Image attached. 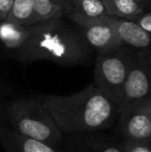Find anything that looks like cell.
Instances as JSON below:
<instances>
[{"instance_id":"cell-1","label":"cell","mask_w":151,"mask_h":152,"mask_svg":"<svg viewBox=\"0 0 151 152\" xmlns=\"http://www.w3.org/2000/svg\"><path fill=\"white\" fill-rule=\"evenodd\" d=\"M52 114L63 134L106 132L114 126L118 106L106 96L94 83L69 95H37Z\"/></svg>"},{"instance_id":"cell-2","label":"cell","mask_w":151,"mask_h":152,"mask_svg":"<svg viewBox=\"0 0 151 152\" xmlns=\"http://www.w3.org/2000/svg\"><path fill=\"white\" fill-rule=\"evenodd\" d=\"M30 36L15 59L22 63L50 61L62 66L86 65L93 51L82 34L63 18L30 25Z\"/></svg>"},{"instance_id":"cell-3","label":"cell","mask_w":151,"mask_h":152,"mask_svg":"<svg viewBox=\"0 0 151 152\" xmlns=\"http://www.w3.org/2000/svg\"><path fill=\"white\" fill-rule=\"evenodd\" d=\"M7 126L24 137L61 146L63 132L37 95L20 97L5 104Z\"/></svg>"},{"instance_id":"cell-4","label":"cell","mask_w":151,"mask_h":152,"mask_svg":"<svg viewBox=\"0 0 151 152\" xmlns=\"http://www.w3.org/2000/svg\"><path fill=\"white\" fill-rule=\"evenodd\" d=\"M135 50L122 45L109 52L96 54L93 83L114 104L119 106Z\"/></svg>"},{"instance_id":"cell-5","label":"cell","mask_w":151,"mask_h":152,"mask_svg":"<svg viewBox=\"0 0 151 152\" xmlns=\"http://www.w3.org/2000/svg\"><path fill=\"white\" fill-rule=\"evenodd\" d=\"M117 126L122 139L151 142V95L119 109Z\"/></svg>"},{"instance_id":"cell-6","label":"cell","mask_w":151,"mask_h":152,"mask_svg":"<svg viewBox=\"0 0 151 152\" xmlns=\"http://www.w3.org/2000/svg\"><path fill=\"white\" fill-rule=\"evenodd\" d=\"M151 95V52L135 50L118 110Z\"/></svg>"},{"instance_id":"cell-7","label":"cell","mask_w":151,"mask_h":152,"mask_svg":"<svg viewBox=\"0 0 151 152\" xmlns=\"http://www.w3.org/2000/svg\"><path fill=\"white\" fill-rule=\"evenodd\" d=\"M75 25L79 27L87 45L96 54L109 52L123 45L108 17L90 22H78Z\"/></svg>"},{"instance_id":"cell-8","label":"cell","mask_w":151,"mask_h":152,"mask_svg":"<svg viewBox=\"0 0 151 152\" xmlns=\"http://www.w3.org/2000/svg\"><path fill=\"white\" fill-rule=\"evenodd\" d=\"M66 152H124L122 142L104 132L67 134Z\"/></svg>"},{"instance_id":"cell-9","label":"cell","mask_w":151,"mask_h":152,"mask_svg":"<svg viewBox=\"0 0 151 152\" xmlns=\"http://www.w3.org/2000/svg\"><path fill=\"white\" fill-rule=\"evenodd\" d=\"M108 20L117 32L123 45L139 51L151 52V32L144 29L137 22L108 17Z\"/></svg>"},{"instance_id":"cell-10","label":"cell","mask_w":151,"mask_h":152,"mask_svg":"<svg viewBox=\"0 0 151 152\" xmlns=\"http://www.w3.org/2000/svg\"><path fill=\"white\" fill-rule=\"evenodd\" d=\"M0 145L4 152H66L61 146L24 137L8 126L0 136Z\"/></svg>"},{"instance_id":"cell-11","label":"cell","mask_w":151,"mask_h":152,"mask_svg":"<svg viewBox=\"0 0 151 152\" xmlns=\"http://www.w3.org/2000/svg\"><path fill=\"white\" fill-rule=\"evenodd\" d=\"M30 25H22L5 19L0 21V45L16 58L30 36Z\"/></svg>"},{"instance_id":"cell-12","label":"cell","mask_w":151,"mask_h":152,"mask_svg":"<svg viewBox=\"0 0 151 152\" xmlns=\"http://www.w3.org/2000/svg\"><path fill=\"white\" fill-rule=\"evenodd\" d=\"M108 17L103 0H71L66 18L74 23L90 22Z\"/></svg>"},{"instance_id":"cell-13","label":"cell","mask_w":151,"mask_h":152,"mask_svg":"<svg viewBox=\"0 0 151 152\" xmlns=\"http://www.w3.org/2000/svg\"><path fill=\"white\" fill-rule=\"evenodd\" d=\"M108 17L135 21L147 10L137 0H103Z\"/></svg>"},{"instance_id":"cell-14","label":"cell","mask_w":151,"mask_h":152,"mask_svg":"<svg viewBox=\"0 0 151 152\" xmlns=\"http://www.w3.org/2000/svg\"><path fill=\"white\" fill-rule=\"evenodd\" d=\"M6 19L22 25H32L38 22L31 0H14Z\"/></svg>"},{"instance_id":"cell-15","label":"cell","mask_w":151,"mask_h":152,"mask_svg":"<svg viewBox=\"0 0 151 152\" xmlns=\"http://www.w3.org/2000/svg\"><path fill=\"white\" fill-rule=\"evenodd\" d=\"M35 15L39 21L56 18H66V10L54 0H31Z\"/></svg>"},{"instance_id":"cell-16","label":"cell","mask_w":151,"mask_h":152,"mask_svg":"<svg viewBox=\"0 0 151 152\" xmlns=\"http://www.w3.org/2000/svg\"><path fill=\"white\" fill-rule=\"evenodd\" d=\"M122 146L124 152H151V142L133 141L122 139Z\"/></svg>"},{"instance_id":"cell-17","label":"cell","mask_w":151,"mask_h":152,"mask_svg":"<svg viewBox=\"0 0 151 152\" xmlns=\"http://www.w3.org/2000/svg\"><path fill=\"white\" fill-rule=\"evenodd\" d=\"M135 22H137L140 26H142L147 31L151 32V10L145 12L142 16L136 19Z\"/></svg>"},{"instance_id":"cell-18","label":"cell","mask_w":151,"mask_h":152,"mask_svg":"<svg viewBox=\"0 0 151 152\" xmlns=\"http://www.w3.org/2000/svg\"><path fill=\"white\" fill-rule=\"evenodd\" d=\"M14 0H0V21L7 18Z\"/></svg>"},{"instance_id":"cell-19","label":"cell","mask_w":151,"mask_h":152,"mask_svg":"<svg viewBox=\"0 0 151 152\" xmlns=\"http://www.w3.org/2000/svg\"><path fill=\"white\" fill-rule=\"evenodd\" d=\"M6 126H7V122H6L5 104H2L1 100H0V136H1L2 132Z\"/></svg>"},{"instance_id":"cell-20","label":"cell","mask_w":151,"mask_h":152,"mask_svg":"<svg viewBox=\"0 0 151 152\" xmlns=\"http://www.w3.org/2000/svg\"><path fill=\"white\" fill-rule=\"evenodd\" d=\"M54 1L59 3L60 5H62L63 7L65 8V10H66V16H67L69 7H71V0H54Z\"/></svg>"},{"instance_id":"cell-21","label":"cell","mask_w":151,"mask_h":152,"mask_svg":"<svg viewBox=\"0 0 151 152\" xmlns=\"http://www.w3.org/2000/svg\"><path fill=\"white\" fill-rule=\"evenodd\" d=\"M146 10H151V0H137Z\"/></svg>"}]
</instances>
